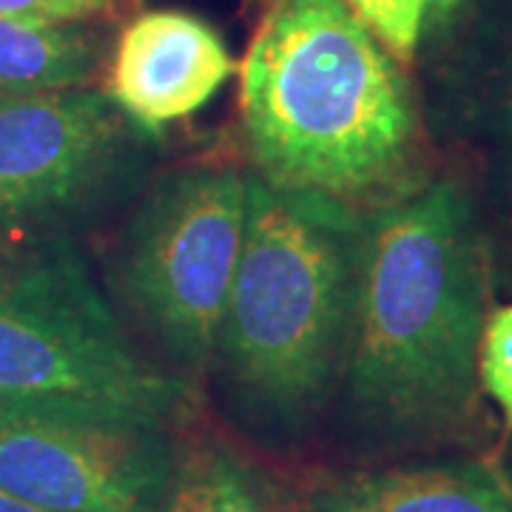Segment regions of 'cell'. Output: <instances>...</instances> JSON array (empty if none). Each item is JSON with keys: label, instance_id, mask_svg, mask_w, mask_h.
I'll return each mask as SVG.
<instances>
[{"label": "cell", "instance_id": "7", "mask_svg": "<svg viewBox=\"0 0 512 512\" xmlns=\"http://www.w3.org/2000/svg\"><path fill=\"white\" fill-rule=\"evenodd\" d=\"M177 427L0 404V490L49 512H160Z\"/></svg>", "mask_w": 512, "mask_h": 512}, {"label": "cell", "instance_id": "5", "mask_svg": "<svg viewBox=\"0 0 512 512\" xmlns=\"http://www.w3.org/2000/svg\"><path fill=\"white\" fill-rule=\"evenodd\" d=\"M245 211L248 174L185 168L148 191L120 239L117 274L128 305L188 373L214 365Z\"/></svg>", "mask_w": 512, "mask_h": 512}, {"label": "cell", "instance_id": "1", "mask_svg": "<svg viewBox=\"0 0 512 512\" xmlns=\"http://www.w3.org/2000/svg\"><path fill=\"white\" fill-rule=\"evenodd\" d=\"M487 259L476 205L439 177L365 211L339 416L362 461L433 453L484 433L478 350Z\"/></svg>", "mask_w": 512, "mask_h": 512}, {"label": "cell", "instance_id": "3", "mask_svg": "<svg viewBox=\"0 0 512 512\" xmlns=\"http://www.w3.org/2000/svg\"><path fill=\"white\" fill-rule=\"evenodd\" d=\"M239 109L256 177L276 188L370 211L419 183L407 83L345 0H268Z\"/></svg>", "mask_w": 512, "mask_h": 512}, {"label": "cell", "instance_id": "9", "mask_svg": "<svg viewBox=\"0 0 512 512\" xmlns=\"http://www.w3.org/2000/svg\"><path fill=\"white\" fill-rule=\"evenodd\" d=\"M299 512H512V473L490 456L319 473L296 487Z\"/></svg>", "mask_w": 512, "mask_h": 512}, {"label": "cell", "instance_id": "12", "mask_svg": "<svg viewBox=\"0 0 512 512\" xmlns=\"http://www.w3.org/2000/svg\"><path fill=\"white\" fill-rule=\"evenodd\" d=\"M350 12L396 60L416 55L427 20V0H345Z\"/></svg>", "mask_w": 512, "mask_h": 512}, {"label": "cell", "instance_id": "8", "mask_svg": "<svg viewBox=\"0 0 512 512\" xmlns=\"http://www.w3.org/2000/svg\"><path fill=\"white\" fill-rule=\"evenodd\" d=\"M234 72V57L211 23L191 12L154 9L123 29L106 94L148 137L200 111Z\"/></svg>", "mask_w": 512, "mask_h": 512}, {"label": "cell", "instance_id": "17", "mask_svg": "<svg viewBox=\"0 0 512 512\" xmlns=\"http://www.w3.org/2000/svg\"><path fill=\"white\" fill-rule=\"evenodd\" d=\"M507 134H510V148H512V77H510V92H507Z\"/></svg>", "mask_w": 512, "mask_h": 512}, {"label": "cell", "instance_id": "4", "mask_svg": "<svg viewBox=\"0 0 512 512\" xmlns=\"http://www.w3.org/2000/svg\"><path fill=\"white\" fill-rule=\"evenodd\" d=\"M0 404L177 427L194 390L128 345L69 242L0 248Z\"/></svg>", "mask_w": 512, "mask_h": 512}, {"label": "cell", "instance_id": "13", "mask_svg": "<svg viewBox=\"0 0 512 512\" xmlns=\"http://www.w3.org/2000/svg\"><path fill=\"white\" fill-rule=\"evenodd\" d=\"M481 390L498 404L504 430L512 433V305L487 313L478 350Z\"/></svg>", "mask_w": 512, "mask_h": 512}, {"label": "cell", "instance_id": "18", "mask_svg": "<svg viewBox=\"0 0 512 512\" xmlns=\"http://www.w3.org/2000/svg\"><path fill=\"white\" fill-rule=\"evenodd\" d=\"M9 97H12V92H3V89H0V103H3V100H9Z\"/></svg>", "mask_w": 512, "mask_h": 512}, {"label": "cell", "instance_id": "6", "mask_svg": "<svg viewBox=\"0 0 512 512\" xmlns=\"http://www.w3.org/2000/svg\"><path fill=\"white\" fill-rule=\"evenodd\" d=\"M146 134L106 92L12 94L0 103V234L83 220L137 180Z\"/></svg>", "mask_w": 512, "mask_h": 512}, {"label": "cell", "instance_id": "2", "mask_svg": "<svg viewBox=\"0 0 512 512\" xmlns=\"http://www.w3.org/2000/svg\"><path fill=\"white\" fill-rule=\"evenodd\" d=\"M365 211L248 174L245 234L214 365L228 410L265 447H299L339 396Z\"/></svg>", "mask_w": 512, "mask_h": 512}, {"label": "cell", "instance_id": "11", "mask_svg": "<svg viewBox=\"0 0 512 512\" xmlns=\"http://www.w3.org/2000/svg\"><path fill=\"white\" fill-rule=\"evenodd\" d=\"M106 40L92 23L0 18V89L12 94L92 89Z\"/></svg>", "mask_w": 512, "mask_h": 512}, {"label": "cell", "instance_id": "16", "mask_svg": "<svg viewBox=\"0 0 512 512\" xmlns=\"http://www.w3.org/2000/svg\"><path fill=\"white\" fill-rule=\"evenodd\" d=\"M0 512H49V510L35 507V504H29V501H23V498H15V495H9L0 490Z\"/></svg>", "mask_w": 512, "mask_h": 512}, {"label": "cell", "instance_id": "10", "mask_svg": "<svg viewBox=\"0 0 512 512\" xmlns=\"http://www.w3.org/2000/svg\"><path fill=\"white\" fill-rule=\"evenodd\" d=\"M160 512H299L296 487L220 433L183 436Z\"/></svg>", "mask_w": 512, "mask_h": 512}, {"label": "cell", "instance_id": "19", "mask_svg": "<svg viewBox=\"0 0 512 512\" xmlns=\"http://www.w3.org/2000/svg\"><path fill=\"white\" fill-rule=\"evenodd\" d=\"M3 245H6V237H3V234H0V248H3Z\"/></svg>", "mask_w": 512, "mask_h": 512}, {"label": "cell", "instance_id": "15", "mask_svg": "<svg viewBox=\"0 0 512 512\" xmlns=\"http://www.w3.org/2000/svg\"><path fill=\"white\" fill-rule=\"evenodd\" d=\"M461 3L464 0H427V15L436 20V23H444Z\"/></svg>", "mask_w": 512, "mask_h": 512}, {"label": "cell", "instance_id": "14", "mask_svg": "<svg viewBox=\"0 0 512 512\" xmlns=\"http://www.w3.org/2000/svg\"><path fill=\"white\" fill-rule=\"evenodd\" d=\"M114 9L117 0H0V18L40 23H94Z\"/></svg>", "mask_w": 512, "mask_h": 512}]
</instances>
